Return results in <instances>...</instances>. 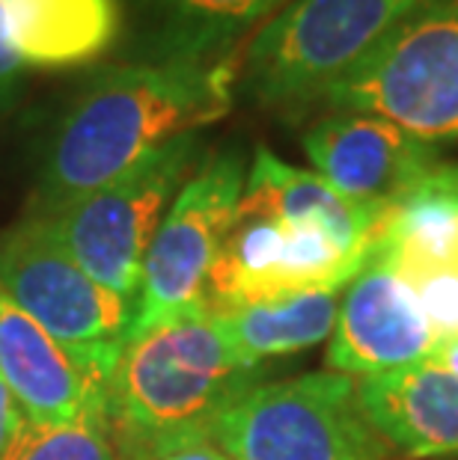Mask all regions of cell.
I'll return each mask as SVG.
<instances>
[{
  "instance_id": "cell-23",
  "label": "cell",
  "mask_w": 458,
  "mask_h": 460,
  "mask_svg": "<svg viewBox=\"0 0 458 460\" xmlns=\"http://www.w3.org/2000/svg\"><path fill=\"white\" fill-rule=\"evenodd\" d=\"M426 362H432V366L450 371L453 377H458V339H444L437 341L432 354L426 357Z\"/></svg>"
},
{
  "instance_id": "cell-7",
  "label": "cell",
  "mask_w": 458,
  "mask_h": 460,
  "mask_svg": "<svg viewBox=\"0 0 458 460\" xmlns=\"http://www.w3.org/2000/svg\"><path fill=\"white\" fill-rule=\"evenodd\" d=\"M245 179V155L227 149L197 164L182 184L143 259L129 336L179 312L206 306L211 268L236 223Z\"/></svg>"
},
{
  "instance_id": "cell-16",
  "label": "cell",
  "mask_w": 458,
  "mask_h": 460,
  "mask_svg": "<svg viewBox=\"0 0 458 460\" xmlns=\"http://www.w3.org/2000/svg\"><path fill=\"white\" fill-rule=\"evenodd\" d=\"M9 42L24 68L99 60L122 31L120 0H6Z\"/></svg>"
},
{
  "instance_id": "cell-11",
  "label": "cell",
  "mask_w": 458,
  "mask_h": 460,
  "mask_svg": "<svg viewBox=\"0 0 458 460\" xmlns=\"http://www.w3.org/2000/svg\"><path fill=\"white\" fill-rule=\"evenodd\" d=\"M313 172L357 202L396 205L441 170V149L373 113L330 111L304 134Z\"/></svg>"
},
{
  "instance_id": "cell-10",
  "label": "cell",
  "mask_w": 458,
  "mask_h": 460,
  "mask_svg": "<svg viewBox=\"0 0 458 460\" xmlns=\"http://www.w3.org/2000/svg\"><path fill=\"white\" fill-rule=\"evenodd\" d=\"M120 350L66 345L0 291V380L31 422H107Z\"/></svg>"
},
{
  "instance_id": "cell-22",
  "label": "cell",
  "mask_w": 458,
  "mask_h": 460,
  "mask_svg": "<svg viewBox=\"0 0 458 460\" xmlns=\"http://www.w3.org/2000/svg\"><path fill=\"white\" fill-rule=\"evenodd\" d=\"M22 425H24L22 407H18L13 393H9L6 384L0 380V455H4V448L13 443V437L18 434V428Z\"/></svg>"
},
{
  "instance_id": "cell-5",
  "label": "cell",
  "mask_w": 458,
  "mask_h": 460,
  "mask_svg": "<svg viewBox=\"0 0 458 460\" xmlns=\"http://www.w3.org/2000/svg\"><path fill=\"white\" fill-rule=\"evenodd\" d=\"M330 111L373 113L426 143H458V0H432L330 86Z\"/></svg>"
},
{
  "instance_id": "cell-19",
  "label": "cell",
  "mask_w": 458,
  "mask_h": 460,
  "mask_svg": "<svg viewBox=\"0 0 458 460\" xmlns=\"http://www.w3.org/2000/svg\"><path fill=\"white\" fill-rule=\"evenodd\" d=\"M0 460H116V452L104 419L60 425L24 419Z\"/></svg>"
},
{
  "instance_id": "cell-21",
  "label": "cell",
  "mask_w": 458,
  "mask_h": 460,
  "mask_svg": "<svg viewBox=\"0 0 458 460\" xmlns=\"http://www.w3.org/2000/svg\"><path fill=\"white\" fill-rule=\"evenodd\" d=\"M134 460H229V457L223 455V448L211 437H193V439H182V443L161 446L155 452H146Z\"/></svg>"
},
{
  "instance_id": "cell-12",
  "label": "cell",
  "mask_w": 458,
  "mask_h": 460,
  "mask_svg": "<svg viewBox=\"0 0 458 460\" xmlns=\"http://www.w3.org/2000/svg\"><path fill=\"white\" fill-rule=\"evenodd\" d=\"M437 336L387 252L375 247L339 300L337 327L328 339V371L355 380L423 362Z\"/></svg>"
},
{
  "instance_id": "cell-14",
  "label": "cell",
  "mask_w": 458,
  "mask_h": 460,
  "mask_svg": "<svg viewBox=\"0 0 458 460\" xmlns=\"http://www.w3.org/2000/svg\"><path fill=\"white\" fill-rule=\"evenodd\" d=\"M387 211L390 205L357 202L330 188L319 172L280 161L268 149H256L253 155L238 202V214H259L292 226L319 229L355 256H366L375 247Z\"/></svg>"
},
{
  "instance_id": "cell-6",
  "label": "cell",
  "mask_w": 458,
  "mask_h": 460,
  "mask_svg": "<svg viewBox=\"0 0 458 460\" xmlns=\"http://www.w3.org/2000/svg\"><path fill=\"white\" fill-rule=\"evenodd\" d=\"M197 161L200 137H179L107 188L39 217L99 286L134 303L149 243Z\"/></svg>"
},
{
  "instance_id": "cell-2",
  "label": "cell",
  "mask_w": 458,
  "mask_h": 460,
  "mask_svg": "<svg viewBox=\"0 0 458 460\" xmlns=\"http://www.w3.org/2000/svg\"><path fill=\"white\" fill-rule=\"evenodd\" d=\"M268 366L250 368L232 350L209 306L164 318L122 341L107 393V434L116 460L211 437L232 401L259 386Z\"/></svg>"
},
{
  "instance_id": "cell-17",
  "label": "cell",
  "mask_w": 458,
  "mask_h": 460,
  "mask_svg": "<svg viewBox=\"0 0 458 460\" xmlns=\"http://www.w3.org/2000/svg\"><path fill=\"white\" fill-rule=\"evenodd\" d=\"M343 291H301L209 312L227 332L238 359L250 368H262L277 357L301 354L328 341L337 327Z\"/></svg>"
},
{
  "instance_id": "cell-1",
  "label": "cell",
  "mask_w": 458,
  "mask_h": 460,
  "mask_svg": "<svg viewBox=\"0 0 458 460\" xmlns=\"http://www.w3.org/2000/svg\"><path fill=\"white\" fill-rule=\"evenodd\" d=\"M236 81L232 57L167 51L107 68L54 125L27 211H60L122 179L179 137L223 119Z\"/></svg>"
},
{
  "instance_id": "cell-4",
  "label": "cell",
  "mask_w": 458,
  "mask_h": 460,
  "mask_svg": "<svg viewBox=\"0 0 458 460\" xmlns=\"http://www.w3.org/2000/svg\"><path fill=\"white\" fill-rule=\"evenodd\" d=\"M211 439L229 460H399L369 422L357 380L328 368L262 380L223 410Z\"/></svg>"
},
{
  "instance_id": "cell-15",
  "label": "cell",
  "mask_w": 458,
  "mask_h": 460,
  "mask_svg": "<svg viewBox=\"0 0 458 460\" xmlns=\"http://www.w3.org/2000/svg\"><path fill=\"white\" fill-rule=\"evenodd\" d=\"M369 422L408 460L458 457V377L432 362L357 380Z\"/></svg>"
},
{
  "instance_id": "cell-3",
  "label": "cell",
  "mask_w": 458,
  "mask_h": 460,
  "mask_svg": "<svg viewBox=\"0 0 458 460\" xmlns=\"http://www.w3.org/2000/svg\"><path fill=\"white\" fill-rule=\"evenodd\" d=\"M432 0H289L253 31L238 84L259 107L298 113Z\"/></svg>"
},
{
  "instance_id": "cell-20",
  "label": "cell",
  "mask_w": 458,
  "mask_h": 460,
  "mask_svg": "<svg viewBox=\"0 0 458 460\" xmlns=\"http://www.w3.org/2000/svg\"><path fill=\"white\" fill-rule=\"evenodd\" d=\"M24 72L9 42V24H6V0H0V113H9L18 104L24 93Z\"/></svg>"
},
{
  "instance_id": "cell-13",
  "label": "cell",
  "mask_w": 458,
  "mask_h": 460,
  "mask_svg": "<svg viewBox=\"0 0 458 460\" xmlns=\"http://www.w3.org/2000/svg\"><path fill=\"white\" fill-rule=\"evenodd\" d=\"M378 247L437 336L458 339V193L417 188L390 205Z\"/></svg>"
},
{
  "instance_id": "cell-9",
  "label": "cell",
  "mask_w": 458,
  "mask_h": 460,
  "mask_svg": "<svg viewBox=\"0 0 458 460\" xmlns=\"http://www.w3.org/2000/svg\"><path fill=\"white\" fill-rule=\"evenodd\" d=\"M366 256L346 252L319 229L236 211V223L211 268L206 306L227 309L301 291L346 288Z\"/></svg>"
},
{
  "instance_id": "cell-18",
  "label": "cell",
  "mask_w": 458,
  "mask_h": 460,
  "mask_svg": "<svg viewBox=\"0 0 458 460\" xmlns=\"http://www.w3.org/2000/svg\"><path fill=\"white\" fill-rule=\"evenodd\" d=\"M167 24V51L229 57V48L289 0H149Z\"/></svg>"
},
{
  "instance_id": "cell-24",
  "label": "cell",
  "mask_w": 458,
  "mask_h": 460,
  "mask_svg": "<svg viewBox=\"0 0 458 460\" xmlns=\"http://www.w3.org/2000/svg\"><path fill=\"white\" fill-rule=\"evenodd\" d=\"M432 188H441V190H450V193H458V166H441L432 179H428Z\"/></svg>"
},
{
  "instance_id": "cell-8",
  "label": "cell",
  "mask_w": 458,
  "mask_h": 460,
  "mask_svg": "<svg viewBox=\"0 0 458 460\" xmlns=\"http://www.w3.org/2000/svg\"><path fill=\"white\" fill-rule=\"evenodd\" d=\"M0 291L72 348H122L134 321V303L99 286L31 211L0 232Z\"/></svg>"
}]
</instances>
